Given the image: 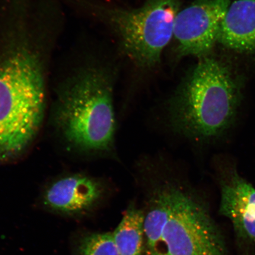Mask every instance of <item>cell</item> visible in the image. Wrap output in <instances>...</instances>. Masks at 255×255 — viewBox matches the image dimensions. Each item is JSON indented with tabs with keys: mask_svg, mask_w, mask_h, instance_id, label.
Wrapping results in <instances>:
<instances>
[{
	"mask_svg": "<svg viewBox=\"0 0 255 255\" xmlns=\"http://www.w3.org/2000/svg\"><path fill=\"white\" fill-rule=\"evenodd\" d=\"M55 87V116L68 144L87 152L113 148L116 119L109 71L87 57L75 55Z\"/></svg>",
	"mask_w": 255,
	"mask_h": 255,
	"instance_id": "6da1fadb",
	"label": "cell"
},
{
	"mask_svg": "<svg viewBox=\"0 0 255 255\" xmlns=\"http://www.w3.org/2000/svg\"><path fill=\"white\" fill-rule=\"evenodd\" d=\"M148 194L143 230L149 255H229L208 207L194 190L169 179Z\"/></svg>",
	"mask_w": 255,
	"mask_h": 255,
	"instance_id": "7a4b0ae2",
	"label": "cell"
},
{
	"mask_svg": "<svg viewBox=\"0 0 255 255\" xmlns=\"http://www.w3.org/2000/svg\"><path fill=\"white\" fill-rule=\"evenodd\" d=\"M241 100V86L230 69L203 56L172 99L169 123L187 138L212 141L231 128Z\"/></svg>",
	"mask_w": 255,
	"mask_h": 255,
	"instance_id": "3957f363",
	"label": "cell"
},
{
	"mask_svg": "<svg viewBox=\"0 0 255 255\" xmlns=\"http://www.w3.org/2000/svg\"><path fill=\"white\" fill-rule=\"evenodd\" d=\"M79 14H98L109 21L119 34L124 50L138 65L154 66L174 36L178 0H148L132 9L105 8L88 0H63Z\"/></svg>",
	"mask_w": 255,
	"mask_h": 255,
	"instance_id": "277c9868",
	"label": "cell"
},
{
	"mask_svg": "<svg viewBox=\"0 0 255 255\" xmlns=\"http://www.w3.org/2000/svg\"><path fill=\"white\" fill-rule=\"evenodd\" d=\"M231 0H196L178 12L174 37L183 56L203 57L218 42L220 27Z\"/></svg>",
	"mask_w": 255,
	"mask_h": 255,
	"instance_id": "5b68a950",
	"label": "cell"
},
{
	"mask_svg": "<svg viewBox=\"0 0 255 255\" xmlns=\"http://www.w3.org/2000/svg\"><path fill=\"white\" fill-rule=\"evenodd\" d=\"M220 186V214L231 221L239 240L255 246V187L233 169Z\"/></svg>",
	"mask_w": 255,
	"mask_h": 255,
	"instance_id": "8992f818",
	"label": "cell"
},
{
	"mask_svg": "<svg viewBox=\"0 0 255 255\" xmlns=\"http://www.w3.org/2000/svg\"><path fill=\"white\" fill-rule=\"evenodd\" d=\"M103 187L97 180L81 174L66 175L49 185L44 205L55 211L76 214L87 211L100 199Z\"/></svg>",
	"mask_w": 255,
	"mask_h": 255,
	"instance_id": "52a82bcc",
	"label": "cell"
},
{
	"mask_svg": "<svg viewBox=\"0 0 255 255\" xmlns=\"http://www.w3.org/2000/svg\"><path fill=\"white\" fill-rule=\"evenodd\" d=\"M218 42L236 52L255 53V0L231 2L220 27Z\"/></svg>",
	"mask_w": 255,
	"mask_h": 255,
	"instance_id": "ba28073f",
	"label": "cell"
},
{
	"mask_svg": "<svg viewBox=\"0 0 255 255\" xmlns=\"http://www.w3.org/2000/svg\"><path fill=\"white\" fill-rule=\"evenodd\" d=\"M145 214L142 210L130 206L113 232L120 255H142L144 240Z\"/></svg>",
	"mask_w": 255,
	"mask_h": 255,
	"instance_id": "9c48e42d",
	"label": "cell"
},
{
	"mask_svg": "<svg viewBox=\"0 0 255 255\" xmlns=\"http://www.w3.org/2000/svg\"><path fill=\"white\" fill-rule=\"evenodd\" d=\"M77 255H120L115 243L113 232L85 236L79 242Z\"/></svg>",
	"mask_w": 255,
	"mask_h": 255,
	"instance_id": "30bf717a",
	"label": "cell"
}]
</instances>
